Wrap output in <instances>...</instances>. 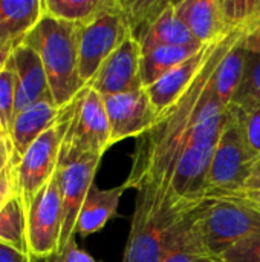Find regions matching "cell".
<instances>
[{"instance_id": "obj_1", "label": "cell", "mask_w": 260, "mask_h": 262, "mask_svg": "<svg viewBox=\"0 0 260 262\" xmlns=\"http://www.w3.org/2000/svg\"><path fill=\"white\" fill-rule=\"evenodd\" d=\"M242 32L244 29L231 31L216 40L193 83L172 106L158 115V120L146 134L136 138L130 172L124 181L127 190L156 186L169 193L170 181L181 155L187 149L196 126L216 100L213 91L215 71Z\"/></svg>"}, {"instance_id": "obj_2", "label": "cell", "mask_w": 260, "mask_h": 262, "mask_svg": "<svg viewBox=\"0 0 260 262\" xmlns=\"http://www.w3.org/2000/svg\"><path fill=\"white\" fill-rule=\"evenodd\" d=\"M78 29L80 23L64 21L44 12L23 40L38 54L58 109L69 104L84 88L80 80Z\"/></svg>"}, {"instance_id": "obj_3", "label": "cell", "mask_w": 260, "mask_h": 262, "mask_svg": "<svg viewBox=\"0 0 260 262\" xmlns=\"http://www.w3.org/2000/svg\"><path fill=\"white\" fill-rule=\"evenodd\" d=\"M193 209L178 206L167 192L156 186H144L136 190L123 262H161L175 224Z\"/></svg>"}, {"instance_id": "obj_4", "label": "cell", "mask_w": 260, "mask_h": 262, "mask_svg": "<svg viewBox=\"0 0 260 262\" xmlns=\"http://www.w3.org/2000/svg\"><path fill=\"white\" fill-rule=\"evenodd\" d=\"M195 227L207 250L219 256L260 230V212L234 196H208L193 210Z\"/></svg>"}, {"instance_id": "obj_5", "label": "cell", "mask_w": 260, "mask_h": 262, "mask_svg": "<svg viewBox=\"0 0 260 262\" xmlns=\"http://www.w3.org/2000/svg\"><path fill=\"white\" fill-rule=\"evenodd\" d=\"M75 106L77 95L69 104L61 107L57 121L29 146L18 166L14 169L17 193L21 196L26 210L29 209L32 200L40 192V189L51 180V177L57 170L61 146L70 126Z\"/></svg>"}, {"instance_id": "obj_6", "label": "cell", "mask_w": 260, "mask_h": 262, "mask_svg": "<svg viewBox=\"0 0 260 262\" xmlns=\"http://www.w3.org/2000/svg\"><path fill=\"white\" fill-rule=\"evenodd\" d=\"M257 158L244 137L238 117L228 109V120L211 157L205 198L239 193Z\"/></svg>"}, {"instance_id": "obj_7", "label": "cell", "mask_w": 260, "mask_h": 262, "mask_svg": "<svg viewBox=\"0 0 260 262\" xmlns=\"http://www.w3.org/2000/svg\"><path fill=\"white\" fill-rule=\"evenodd\" d=\"M110 149V129L103 95L89 84L77 94V106L64 137L58 164L86 155L103 157Z\"/></svg>"}, {"instance_id": "obj_8", "label": "cell", "mask_w": 260, "mask_h": 262, "mask_svg": "<svg viewBox=\"0 0 260 262\" xmlns=\"http://www.w3.org/2000/svg\"><path fill=\"white\" fill-rule=\"evenodd\" d=\"M130 35L123 9V0H112L97 17L80 23L78 63L80 80L87 86L109 55Z\"/></svg>"}, {"instance_id": "obj_9", "label": "cell", "mask_w": 260, "mask_h": 262, "mask_svg": "<svg viewBox=\"0 0 260 262\" xmlns=\"http://www.w3.org/2000/svg\"><path fill=\"white\" fill-rule=\"evenodd\" d=\"M61 235V193L58 173L40 189L28 209V246L31 259H49L58 255Z\"/></svg>"}, {"instance_id": "obj_10", "label": "cell", "mask_w": 260, "mask_h": 262, "mask_svg": "<svg viewBox=\"0 0 260 262\" xmlns=\"http://www.w3.org/2000/svg\"><path fill=\"white\" fill-rule=\"evenodd\" d=\"M101 158L103 157L98 155H86L75 161L57 166L61 193V235L58 255H61L67 244L75 239L77 221L87 192L93 184Z\"/></svg>"}, {"instance_id": "obj_11", "label": "cell", "mask_w": 260, "mask_h": 262, "mask_svg": "<svg viewBox=\"0 0 260 262\" xmlns=\"http://www.w3.org/2000/svg\"><path fill=\"white\" fill-rule=\"evenodd\" d=\"M110 129V147L127 138H139L158 120L146 88L103 97Z\"/></svg>"}, {"instance_id": "obj_12", "label": "cell", "mask_w": 260, "mask_h": 262, "mask_svg": "<svg viewBox=\"0 0 260 262\" xmlns=\"http://www.w3.org/2000/svg\"><path fill=\"white\" fill-rule=\"evenodd\" d=\"M141 45L129 35L101 64L89 86L103 97L144 88L141 77Z\"/></svg>"}, {"instance_id": "obj_13", "label": "cell", "mask_w": 260, "mask_h": 262, "mask_svg": "<svg viewBox=\"0 0 260 262\" xmlns=\"http://www.w3.org/2000/svg\"><path fill=\"white\" fill-rule=\"evenodd\" d=\"M5 68L14 74L15 81L14 117L37 103H54L43 63L32 48L25 43L15 46Z\"/></svg>"}, {"instance_id": "obj_14", "label": "cell", "mask_w": 260, "mask_h": 262, "mask_svg": "<svg viewBox=\"0 0 260 262\" xmlns=\"http://www.w3.org/2000/svg\"><path fill=\"white\" fill-rule=\"evenodd\" d=\"M213 45L215 41L204 45L190 58L176 64L173 69L164 74L159 80H156L153 84L146 88L158 114H161L169 106H172L185 92V89L193 83V80L196 78V75L205 64Z\"/></svg>"}, {"instance_id": "obj_15", "label": "cell", "mask_w": 260, "mask_h": 262, "mask_svg": "<svg viewBox=\"0 0 260 262\" xmlns=\"http://www.w3.org/2000/svg\"><path fill=\"white\" fill-rule=\"evenodd\" d=\"M175 11L201 45L213 43L231 32L225 23L221 0H181L175 2Z\"/></svg>"}, {"instance_id": "obj_16", "label": "cell", "mask_w": 260, "mask_h": 262, "mask_svg": "<svg viewBox=\"0 0 260 262\" xmlns=\"http://www.w3.org/2000/svg\"><path fill=\"white\" fill-rule=\"evenodd\" d=\"M60 111L54 103H37L29 106L23 112L17 114L12 120L9 146H11V160L9 164L15 169L29 149V146L58 118Z\"/></svg>"}, {"instance_id": "obj_17", "label": "cell", "mask_w": 260, "mask_h": 262, "mask_svg": "<svg viewBox=\"0 0 260 262\" xmlns=\"http://www.w3.org/2000/svg\"><path fill=\"white\" fill-rule=\"evenodd\" d=\"M43 14V0H0V46L23 43Z\"/></svg>"}, {"instance_id": "obj_18", "label": "cell", "mask_w": 260, "mask_h": 262, "mask_svg": "<svg viewBox=\"0 0 260 262\" xmlns=\"http://www.w3.org/2000/svg\"><path fill=\"white\" fill-rule=\"evenodd\" d=\"M126 190L124 183L112 189H100L92 184L83 203L75 233L89 236L100 232L110 221V218L116 215L120 200Z\"/></svg>"}, {"instance_id": "obj_19", "label": "cell", "mask_w": 260, "mask_h": 262, "mask_svg": "<svg viewBox=\"0 0 260 262\" xmlns=\"http://www.w3.org/2000/svg\"><path fill=\"white\" fill-rule=\"evenodd\" d=\"M193 210L187 212L175 224L161 262H219L204 246L195 227Z\"/></svg>"}, {"instance_id": "obj_20", "label": "cell", "mask_w": 260, "mask_h": 262, "mask_svg": "<svg viewBox=\"0 0 260 262\" xmlns=\"http://www.w3.org/2000/svg\"><path fill=\"white\" fill-rule=\"evenodd\" d=\"M245 31L239 35V38L231 45V48L221 58L215 77H213V91L216 98L222 106L230 107L231 100L241 84L244 63H245Z\"/></svg>"}, {"instance_id": "obj_21", "label": "cell", "mask_w": 260, "mask_h": 262, "mask_svg": "<svg viewBox=\"0 0 260 262\" xmlns=\"http://www.w3.org/2000/svg\"><path fill=\"white\" fill-rule=\"evenodd\" d=\"M202 46L204 45H190V46L158 45V46L144 48L141 55V77H143L144 88L153 84L176 64L190 58Z\"/></svg>"}, {"instance_id": "obj_22", "label": "cell", "mask_w": 260, "mask_h": 262, "mask_svg": "<svg viewBox=\"0 0 260 262\" xmlns=\"http://www.w3.org/2000/svg\"><path fill=\"white\" fill-rule=\"evenodd\" d=\"M0 243L29 258L28 210L18 193H14L0 207Z\"/></svg>"}, {"instance_id": "obj_23", "label": "cell", "mask_w": 260, "mask_h": 262, "mask_svg": "<svg viewBox=\"0 0 260 262\" xmlns=\"http://www.w3.org/2000/svg\"><path fill=\"white\" fill-rule=\"evenodd\" d=\"M158 45L167 46H190V45H201L198 43L185 23L176 15L175 2L169 5V8L161 14L156 23L152 26L149 34L141 43V48H150Z\"/></svg>"}, {"instance_id": "obj_24", "label": "cell", "mask_w": 260, "mask_h": 262, "mask_svg": "<svg viewBox=\"0 0 260 262\" xmlns=\"http://www.w3.org/2000/svg\"><path fill=\"white\" fill-rule=\"evenodd\" d=\"M170 3V0H123L130 35L139 45Z\"/></svg>"}, {"instance_id": "obj_25", "label": "cell", "mask_w": 260, "mask_h": 262, "mask_svg": "<svg viewBox=\"0 0 260 262\" xmlns=\"http://www.w3.org/2000/svg\"><path fill=\"white\" fill-rule=\"evenodd\" d=\"M112 0H43L44 12L51 17L72 21L86 23L104 11Z\"/></svg>"}, {"instance_id": "obj_26", "label": "cell", "mask_w": 260, "mask_h": 262, "mask_svg": "<svg viewBox=\"0 0 260 262\" xmlns=\"http://www.w3.org/2000/svg\"><path fill=\"white\" fill-rule=\"evenodd\" d=\"M260 104V52L247 49L241 84L230 106H253Z\"/></svg>"}, {"instance_id": "obj_27", "label": "cell", "mask_w": 260, "mask_h": 262, "mask_svg": "<svg viewBox=\"0 0 260 262\" xmlns=\"http://www.w3.org/2000/svg\"><path fill=\"white\" fill-rule=\"evenodd\" d=\"M230 31H247L260 15V0H221Z\"/></svg>"}, {"instance_id": "obj_28", "label": "cell", "mask_w": 260, "mask_h": 262, "mask_svg": "<svg viewBox=\"0 0 260 262\" xmlns=\"http://www.w3.org/2000/svg\"><path fill=\"white\" fill-rule=\"evenodd\" d=\"M15 109V81L14 74L3 68L0 71V132L9 140Z\"/></svg>"}, {"instance_id": "obj_29", "label": "cell", "mask_w": 260, "mask_h": 262, "mask_svg": "<svg viewBox=\"0 0 260 262\" xmlns=\"http://www.w3.org/2000/svg\"><path fill=\"white\" fill-rule=\"evenodd\" d=\"M238 117L244 137L256 157H260V104L253 106H230Z\"/></svg>"}, {"instance_id": "obj_30", "label": "cell", "mask_w": 260, "mask_h": 262, "mask_svg": "<svg viewBox=\"0 0 260 262\" xmlns=\"http://www.w3.org/2000/svg\"><path fill=\"white\" fill-rule=\"evenodd\" d=\"M219 262H260V230L245 236L219 256Z\"/></svg>"}, {"instance_id": "obj_31", "label": "cell", "mask_w": 260, "mask_h": 262, "mask_svg": "<svg viewBox=\"0 0 260 262\" xmlns=\"http://www.w3.org/2000/svg\"><path fill=\"white\" fill-rule=\"evenodd\" d=\"M14 193H17L15 173H14V169L8 164V166L0 172V207H2Z\"/></svg>"}, {"instance_id": "obj_32", "label": "cell", "mask_w": 260, "mask_h": 262, "mask_svg": "<svg viewBox=\"0 0 260 262\" xmlns=\"http://www.w3.org/2000/svg\"><path fill=\"white\" fill-rule=\"evenodd\" d=\"M63 258V262H97L89 253H86L84 250L77 247L75 239H72L67 247L64 249V252L60 255Z\"/></svg>"}, {"instance_id": "obj_33", "label": "cell", "mask_w": 260, "mask_h": 262, "mask_svg": "<svg viewBox=\"0 0 260 262\" xmlns=\"http://www.w3.org/2000/svg\"><path fill=\"white\" fill-rule=\"evenodd\" d=\"M242 193H260V157L256 160L242 190L236 195H242Z\"/></svg>"}, {"instance_id": "obj_34", "label": "cell", "mask_w": 260, "mask_h": 262, "mask_svg": "<svg viewBox=\"0 0 260 262\" xmlns=\"http://www.w3.org/2000/svg\"><path fill=\"white\" fill-rule=\"evenodd\" d=\"M245 48L260 52V15L245 31Z\"/></svg>"}, {"instance_id": "obj_35", "label": "cell", "mask_w": 260, "mask_h": 262, "mask_svg": "<svg viewBox=\"0 0 260 262\" xmlns=\"http://www.w3.org/2000/svg\"><path fill=\"white\" fill-rule=\"evenodd\" d=\"M31 258L25 256L23 253H20L18 250L0 243V262H26Z\"/></svg>"}, {"instance_id": "obj_36", "label": "cell", "mask_w": 260, "mask_h": 262, "mask_svg": "<svg viewBox=\"0 0 260 262\" xmlns=\"http://www.w3.org/2000/svg\"><path fill=\"white\" fill-rule=\"evenodd\" d=\"M233 196L245 201L247 204H250L251 207H254L260 212V193H242V195H233Z\"/></svg>"}, {"instance_id": "obj_37", "label": "cell", "mask_w": 260, "mask_h": 262, "mask_svg": "<svg viewBox=\"0 0 260 262\" xmlns=\"http://www.w3.org/2000/svg\"><path fill=\"white\" fill-rule=\"evenodd\" d=\"M14 48H15L14 45L0 46V71L5 68V64H6V61H8V58H9V55H11V52H12Z\"/></svg>"}, {"instance_id": "obj_38", "label": "cell", "mask_w": 260, "mask_h": 262, "mask_svg": "<svg viewBox=\"0 0 260 262\" xmlns=\"http://www.w3.org/2000/svg\"><path fill=\"white\" fill-rule=\"evenodd\" d=\"M11 160V152L9 150H0V172L9 164Z\"/></svg>"}, {"instance_id": "obj_39", "label": "cell", "mask_w": 260, "mask_h": 262, "mask_svg": "<svg viewBox=\"0 0 260 262\" xmlns=\"http://www.w3.org/2000/svg\"><path fill=\"white\" fill-rule=\"evenodd\" d=\"M0 150H9V152H11L9 140H8V138H5L2 132H0Z\"/></svg>"}, {"instance_id": "obj_40", "label": "cell", "mask_w": 260, "mask_h": 262, "mask_svg": "<svg viewBox=\"0 0 260 262\" xmlns=\"http://www.w3.org/2000/svg\"><path fill=\"white\" fill-rule=\"evenodd\" d=\"M48 262H63V258L60 256V255H57V256H52V258H49Z\"/></svg>"}, {"instance_id": "obj_41", "label": "cell", "mask_w": 260, "mask_h": 262, "mask_svg": "<svg viewBox=\"0 0 260 262\" xmlns=\"http://www.w3.org/2000/svg\"><path fill=\"white\" fill-rule=\"evenodd\" d=\"M26 262H32V259H29V261H26Z\"/></svg>"}]
</instances>
